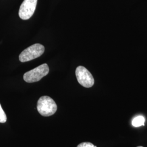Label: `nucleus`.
Listing matches in <instances>:
<instances>
[{"instance_id":"39448f33","label":"nucleus","mask_w":147,"mask_h":147,"mask_svg":"<svg viewBox=\"0 0 147 147\" xmlns=\"http://www.w3.org/2000/svg\"><path fill=\"white\" fill-rule=\"evenodd\" d=\"M38 0H24L19 11V16L22 20H28L34 13Z\"/></svg>"},{"instance_id":"0eeeda50","label":"nucleus","mask_w":147,"mask_h":147,"mask_svg":"<svg viewBox=\"0 0 147 147\" xmlns=\"http://www.w3.org/2000/svg\"><path fill=\"white\" fill-rule=\"evenodd\" d=\"M7 121V116L0 104V123H4Z\"/></svg>"},{"instance_id":"6e6552de","label":"nucleus","mask_w":147,"mask_h":147,"mask_svg":"<svg viewBox=\"0 0 147 147\" xmlns=\"http://www.w3.org/2000/svg\"><path fill=\"white\" fill-rule=\"evenodd\" d=\"M77 147H96L90 142H83L79 144Z\"/></svg>"},{"instance_id":"423d86ee","label":"nucleus","mask_w":147,"mask_h":147,"mask_svg":"<svg viewBox=\"0 0 147 147\" xmlns=\"http://www.w3.org/2000/svg\"><path fill=\"white\" fill-rule=\"evenodd\" d=\"M145 119L143 116H138L135 117L132 121V124L135 127H138V126L144 125Z\"/></svg>"},{"instance_id":"20e7f679","label":"nucleus","mask_w":147,"mask_h":147,"mask_svg":"<svg viewBox=\"0 0 147 147\" xmlns=\"http://www.w3.org/2000/svg\"><path fill=\"white\" fill-rule=\"evenodd\" d=\"M76 76L79 84L86 88L92 87L94 84V80L89 71L82 66H79L76 69Z\"/></svg>"},{"instance_id":"7ed1b4c3","label":"nucleus","mask_w":147,"mask_h":147,"mask_svg":"<svg viewBox=\"0 0 147 147\" xmlns=\"http://www.w3.org/2000/svg\"><path fill=\"white\" fill-rule=\"evenodd\" d=\"M49 72V66L47 64L45 63L26 72L24 75V80L28 83L38 82L47 75Z\"/></svg>"},{"instance_id":"f03ea898","label":"nucleus","mask_w":147,"mask_h":147,"mask_svg":"<svg viewBox=\"0 0 147 147\" xmlns=\"http://www.w3.org/2000/svg\"><path fill=\"white\" fill-rule=\"evenodd\" d=\"M45 47L40 44H35L25 49L19 55L21 62H26L41 56L44 53Z\"/></svg>"},{"instance_id":"f257e3e1","label":"nucleus","mask_w":147,"mask_h":147,"mask_svg":"<svg viewBox=\"0 0 147 147\" xmlns=\"http://www.w3.org/2000/svg\"><path fill=\"white\" fill-rule=\"evenodd\" d=\"M57 110V106L55 101L48 96H42L37 102V110L44 117L53 116Z\"/></svg>"},{"instance_id":"1a4fd4ad","label":"nucleus","mask_w":147,"mask_h":147,"mask_svg":"<svg viewBox=\"0 0 147 147\" xmlns=\"http://www.w3.org/2000/svg\"><path fill=\"white\" fill-rule=\"evenodd\" d=\"M142 147V146H138V147Z\"/></svg>"}]
</instances>
